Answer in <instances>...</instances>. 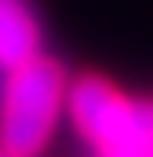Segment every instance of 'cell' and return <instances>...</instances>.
I'll list each match as a JSON object with an SVG mask.
<instances>
[{
  "label": "cell",
  "instance_id": "2",
  "mask_svg": "<svg viewBox=\"0 0 153 157\" xmlns=\"http://www.w3.org/2000/svg\"><path fill=\"white\" fill-rule=\"evenodd\" d=\"M66 106H69V117H73L76 132L99 150L113 139V132L124 121L128 110V99L117 91L113 84H106L102 77H76L66 88Z\"/></svg>",
  "mask_w": 153,
  "mask_h": 157
},
{
  "label": "cell",
  "instance_id": "3",
  "mask_svg": "<svg viewBox=\"0 0 153 157\" xmlns=\"http://www.w3.org/2000/svg\"><path fill=\"white\" fill-rule=\"evenodd\" d=\"M40 29L22 0H0V70H18L22 62L37 59Z\"/></svg>",
  "mask_w": 153,
  "mask_h": 157
},
{
  "label": "cell",
  "instance_id": "4",
  "mask_svg": "<svg viewBox=\"0 0 153 157\" xmlns=\"http://www.w3.org/2000/svg\"><path fill=\"white\" fill-rule=\"evenodd\" d=\"M0 157H11V154H0Z\"/></svg>",
  "mask_w": 153,
  "mask_h": 157
},
{
  "label": "cell",
  "instance_id": "1",
  "mask_svg": "<svg viewBox=\"0 0 153 157\" xmlns=\"http://www.w3.org/2000/svg\"><path fill=\"white\" fill-rule=\"evenodd\" d=\"M69 77L55 59H29L4 80L0 102V154L11 157H37L66 106Z\"/></svg>",
  "mask_w": 153,
  "mask_h": 157
}]
</instances>
